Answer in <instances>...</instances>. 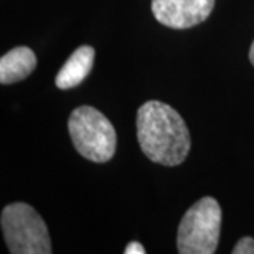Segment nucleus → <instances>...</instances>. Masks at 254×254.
I'll list each match as a JSON object with an SVG mask.
<instances>
[{
  "instance_id": "obj_7",
  "label": "nucleus",
  "mask_w": 254,
  "mask_h": 254,
  "mask_svg": "<svg viewBox=\"0 0 254 254\" xmlns=\"http://www.w3.org/2000/svg\"><path fill=\"white\" fill-rule=\"evenodd\" d=\"M37 57L28 47H16L0 58V82L9 85L27 78L34 71Z\"/></svg>"
},
{
  "instance_id": "obj_2",
  "label": "nucleus",
  "mask_w": 254,
  "mask_h": 254,
  "mask_svg": "<svg viewBox=\"0 0 254 254\" xmlns=\"http://www.w3.org/2000/svg\"><path fill=\"white\" fill-rule=\"evenodd\" d=\"M76 151L93 163H106L116 151V131L108 118L92 106H79L68 120Z\"/></svg>"
},
{
  "instance_id": "obj_6",
  "label": "nucleus",
  "mask_w": 254,
  "mask_h": 254,
  "mask_svg": "<svg viewBox=\"0 0 254 254\" xmlns=\"http://www.w3.org/2000/svg\"><path fill=\"white\" fill-rule=\"evenodd\" d=\"M95 60V50L89 46L79 47L55 76V85L60 89H71L81 83L91 72Z\"/></svg>"
},
{
  "instance_id": "obj_3",
  "label": "nucleus",
  "mask_w": 254,
  "mask_h": 254,
  "mask_svg": "<svg viewBox=\"0 0 254 254\" xmlns=\"http://www.w3.org/2000/svg\"><path fill=\"white\" fill-rule=\"evenodd\" d=\"M1 230L11 254H50L51 239L46 222L27 203H10L1 212Z\"/></svg>"
},
{
  "instance_id": "obj_1",
  "label": "nucleus",
  "mask_w": 254,
  "mask_h": 254,
  "mask_svg": "<svg viewBox=\"0 0 254 254\" xmlns=\"http://www.w3.org/2000/svg\"><path fill=\"white\" fill-rule=\"evenodd\" d=\"M137 138L147 158L165 167L180 165L190 153L187 123L177 110L160 100H148L137 112Z\"/></svg>"
},
{
  "instance_id": "obj_10",
  "label": "nucleus",
  "mask_w": 254,
  "mask_h": 254,
  "mask_svg": "<svg viewBox=\"0 0 254 254\" xmlns=\"http://www.w3.org/2000/svg\"><path fill=\"white\" fill-rule=\"evenodd\" d=\"M249 58H250V63L254 65V41L252 47H250V53H249Z\"/></svg>"
},
{
  "instance_id": "obj_9",
  "label": "nucleus",
  "mask_w": 254,
  "mask_h": 254,
  "mask_svg": "<svg viewBox=\"0 0 254 254\" xmlns=\"http://www.w3.org/2000/svg\"><path fill=\"white\" fill-rule=\"evenodd\" d=\"M125 253L126 254H144L145 249L143 247V245H141V243H138V242H131V243H128V245H127Z\"/></svg>"
},
{
  "instance_id": "obj_4",
  "label": "nucleus",
  "mask_w": 254,
  "mask_h": 254,
  "mask_svg": "<svg viewBox=\"0 0 254 254\" xmlns=\"http://www.w3.org/2000/svg\"><path fill=\"white\" fill-rule=\"evenodd\" d=\"M222 209L218 200L205 196L184 215L177 246L181 254H212L216 252L220 237Z\"/></svg>"
},
{
  "instance_id": "obj_8",
  "label": "nucleus",
  "mask_w": 254,
  "mask_h": 254,
  "mask_svg": "<svg viewBox=\"0 0 254 254\" xmlns=\"http://www.w3.org/2000/svg\"><path fill=\"white\" fill-rule=\"evenodd\" d=\"M233 254H254L253 237H242L233 249Z\"/></svg>"
},
{
  "instance_id": "obj_5",
  "label": "nucleus",
  "mask_w": 254,
  "mask_h": 254,
  "mask_svg": "<svg viewBox=\"0 0 254 254\" xmlns=\"http://www.w3.org/2000/svg\"><path fill=\"white\" fill-rule=\"evenodd\" d=\"M215 6V0H153L151 10L158 23L177 30L203 23Z\"/></svg>"
}]
</instances>
